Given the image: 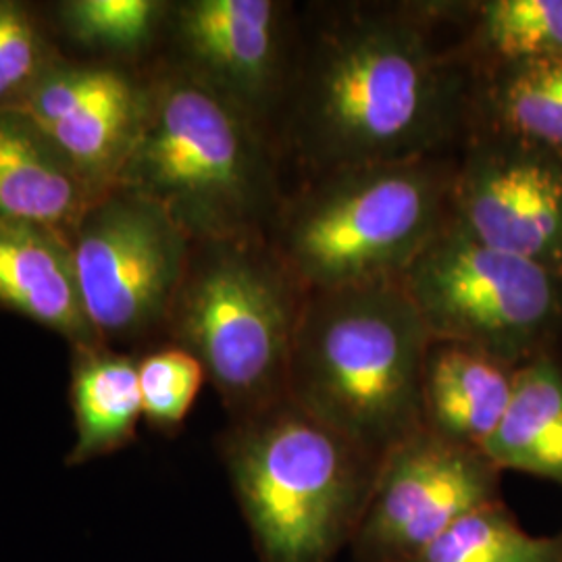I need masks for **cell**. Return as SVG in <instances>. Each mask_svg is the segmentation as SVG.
<instances>
[{
    "label": "cell",
    "instance_id": "cell-12",
    "mask_svg": "<svg viewBox=\"0 0 562 562\" xmlns=\"http://www.w3.org/2000/svg\"><path fill=\"white\" fill-rule=\"evenodd\" d=\"M148 99L109 69L63 71L21 102L23 121L50 142L76 171L97 173L127 159Z\"/></svg>",
    "mask_w": 562,
    "mask_h": 562
},
{
    "label": "cell",
    "instance_id": "cell-13",
    "mask_svg": "<svg viewBox=\"0 0 562 562\" xmlns=\"http://www.w3.org/2000/svg\"><path fill=\"white\" fill-rule=\"evenodd\" d=\"M517 371L482 348L429 338L419 385L422 429L485 452L513 398Z\"/></svg>",
    "mask_w": 562,
    "mask_h": 562
},
{
    "label": "cell",
    "instance_id": "cell-11",
    "mask_svg": "<svg viewBox=\"0 0 562 562\" xmlns=\"http://www.w3.org/2000/svg\"><path fill=\"white\" fill-rule=\"evenodd\" d=\"M276 0H192L176 11L188 76L236 104L269 134L292 78L296 23Z\"/></svg>",
    "mask_w": 562,
    "mask_h": 562
},
{
    "label": "cell",
    "instance_id": "cell-20",
    "mask_svg": "<svg viewBox=\"0 0 562 562\" xmlns=\"http://www.w3.org/2000/svg\"><path fill=\"white\" fill-rule=\"evenodd\" d=\"M413 562H562V536H531L504 501L462 515Z\"/></svg>",
    "mask_w": 562,
    "mask_h": 562
},
{
    "label": "cell",
    "instance_id": "cell-7",
    "mask_svg": "<svg viewBox=\"0 0 562 562\" xmlns=\"http://www.w3.org/2000/svg\"><path fill=\"white\" fill-rule=\"evenodd\" d=\"M398 281L429 338L482 348L519 369L559 350L562 278L485 246L452 220Z\"/></svg>",
    "mask_w": 562,
    "mask_h": 562
},
{
    "label": "cell",
    "instance_id": "cell-8",
    "mask_svg": "<svg viewBox=\"0 0 562 562\" xmlns=\"http://www.w3.org/2000/svg\"><path fill=\"white\" fill-rule=\"evenodd\" d=\"M190 250L171 215L136 192L92 209L71 255L94 334L130 338L167 322Z\"/></svg>",
    "mask_w": 562,
    "mask_h": 562
},
{
    "label": "cell",
    "instance_id": "cell-16",
    "mask_svg": "<svg viewBox=\"0 0 562 562\" xmlns=\"http://www.w3.org/2000/svg\"><path fill=\"white\" fill-rule=\"evenodd\" d=\"M473 130L522 142L562 161V57L480 71Z\"/></svg>",
    "mask_w": 562,
    "mask_h": 562
},
{
    "label": "cell",
    "instance_id": "cell-9",
    "mask_svg": "<svg viewBox=\"0 0 562 562\" xmlns=\"http://www.w3.org/2000/svg\"><path fill=\"white\" fill-rule=\"evenodd\" d=\"M503 471L473 448L415 431L383 457L359 529V562H413L452 522L503 501Z\"/></svg>",
    "mask_w": 562,
    "mask_h": 562
},
{
    "label": "cell",
    "instance_id": "cell-19",
    "mask_svg": "<svg viewBox=\"0 0 562 562\" xmlns=\"http://www.w3.org/2000/svg\"><path fill=\"white\" fill-rule=\"evenodd\" d=\"M461 18L477 74L562 57V0L461 2Z\"/></svg>",
    "mask_w": 562,
    "mask_h": 562
},
{
    "label": "cell",
    "instance_id": "cell-3",
    "mask_svg": "<svg viewBox=\"0 0 562 562\" xmlns=\"http://www.w3.org/2000/svg\"><path fill=\"white\" fill-rule=\"evenodd\" d=\"M121 173L192 241L267 238L285 199L276 140L186 71L150 94Z\"/></svg>",
    "mask_w": 562,
    "mask_h": 562
},
{
    "label": "cell",
    "instance_id": "cell-18",
    "mask_svg": "<svg viewBox=\"0 0 562 562\" xmlns=\"http://www.w3.org/2000/svg\"><path fill=\"white\" fill-rule=\"evenodd\" d=\"M76 443L67 464L109 457L134 442L142 417L138 362L81 348L71 378Z\"/></svg>",
    "mask_w": 562,
    "mask_h": 562
},
{
    "label": "cell",
    "instance_id": "cell-10",
    "mask_svg": "<svg viewBox=\"0 0 562 562\" xmlns=\"http://www.w3.org/2000/svg\"><path fill=\"white\" fill-rule=\"evenodd\" d=\"M450 220L562 278V161L552 155L473 130L457 153Z\"/></svg>",
    "mask_w": 562,
    "mask_h": 562
},
{
    "label": "cell",
    "instance_id": "cell-22",
    "mask_svg": "<svg viewBox=\"0 0 562 562\" xmlns=\"http://www.w3.org/2000/svg\"><path fill=\"white\" fill-rule=\"evenodd\" d=\"M161 11L153 0H78L67 7V20L83 41L136 48L153 36Z\"/></svg>",
    "mask_w": 562,
    "mask_h": 562
},
{
    "label": "cell",
    "instance_id": "cell-15",
    "mask_svg": "<svg viewBox=\"0 0 562 562\" xmlns=\"http://www.w3.org/2000/svg\"><path fill=\"white\" fill-rule=\"evenodd\" d=\"M485 454L501 471L562 485V357L543 355L517 371L513 398Z\"/></svg>",
    "mask_w": 562,
    "mask_h": 562
},
{
    "label": "cell",
    "instance_id": "cell-2",
    "mask_svg": "<svg viewBox=\"0 0 562 562\" xmlns=\"http://www.w3.org/2000/svg\"><path fill=\"white\" fill-rule=\"evenodd\" d=\"M427 344L429 334L398 280L306 292L288 396L382 462L422 429Z\"/></svg>",
    "mask_w": 562,
    "mask_h": 562
},
{
    "label": "cell",
    "instance_id": "cell-5",
    "mask_svg": "<svg viewBox=\"0 0 562 562\" xmlns=\"http://www.w3.org/2000/svg\"><path fill=\"white\" fill-rule=\"evenodd\" d=\"M454 162H375L302 180L267 241L304 294L401 280L450 220Z\"/></svg>",
    "mask_w": 562,
    "mask_h": 562
},
{
    "label": "cell",
    "instance_id": "cell-1",
    "mask_svg": "<svg viewBox=\"0 0 562 562\" xmlns=\"http://www.w3.org/2000/svg\"><path fill=\"white\" fill-rule=\"evenodd\" d=\"M299 21L281 144L304 180L346 167L457 155L477 71L454 2L338 4ZM462 20V18H461Z\"/></svg>",
    "mask_w": 562,
    "mask_h": 562
},
{
    "label": "cell",
    "instance_id": "cell-14",
    "mask_svg": "<svg viewBox=\"0 0 562 562\" xmlns=\"http://www.w3.org/2000/svg\"><path fill=\"white\" fill-rule=\"evenodd\" d=\"M0 302L71 340L94 338L71 248L57 232L0 217Z\"/></svg>",
    "mask_w": 562,
    "mask_h": 562
},
{
    "label": "cell",
    "instance_id": "cell-17",
    "mask_svg": "<svg viewBox=\"0 0 562 562\" xmlns=\"http://www.w3.org/2000/svg\"><path fill=\"white\" fill-rule=\"evenodd\" d=\"M25 121L0 117V217L57 232L83 206L78 171Z\"/></svg>",
    "mask_w": 562,
    "mask_h": 562
},
{
    "label": "cell",
    "instance_id": "cell-6",
    "mask_svg": "<svg viewBox=\"0 0 562 562\" xmlns=\"http://www.w3.org/2000/svg\"><path fill=\"white\" fill-rule=\"evenodd\" d=\"M304 290L267 238L192 241L167 323L192 352L232 419L288 396Z\"/></svg>",
    "mask_w": 562,
    "mask_h": 562
},
{
    "label": "cell",
    "instance_id": "cell-23",
    "mask_svg": "<svg viewBox=\"0 0 562 562\" xmlns=\"http://www.w3.org/2000/svg\"><path fill=\"white\" fill-rule=\"evenodd\" d=\"M38 63L41 41L32 21L18 7L0 4V101L18 94Z\"/></svg>",
    "mask_w": 562,
    "mask_h": 562
},
{
    "label": "cell",
    "instance_id": "cell-21",
    "mask_svg": "<svg viewBox=\"0 0 562 562\" xmlns=\"http://www.w3.org/2000/svg\"><path fill=\"white\" fill-rule=\"evenodd\" d=\"M204 380L201 361L180 346L146 355L138 362L142 417L155 429H178L190 415Z\"/></svg>",
    "mask_w": 562,
    "mask_h": 562
},
{
    "label": "cell",
    "instance_id": "cell-4",
    "mask_svg": "<svg viewBox=\"0 0 562 562\" xmlns=\"http://www.w3.org/2000/svg\"><path fill=\"white\" fill-rule=\"evenodd\" d=\"M222 454L261 562H334L380 462L290 396L232 419Z\"/></svg>",
    "mask_w": 562,
    "mask_h": 562
}]
</instances>
